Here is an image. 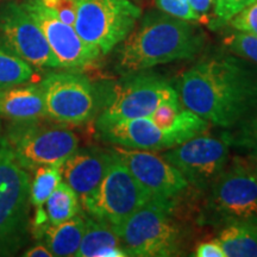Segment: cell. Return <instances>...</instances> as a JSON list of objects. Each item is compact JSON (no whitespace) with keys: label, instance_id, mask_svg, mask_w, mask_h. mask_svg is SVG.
Here are the masks:
<instances>
[{"label":"cell","instance_id":"cell-1","mask_svg":"<svg viewBox=\"0 0 257 257\" xmlns=\"http://www.w3.org/2000/svg\"><path fill=\"white\" fill-rule=\"evenodd\" d=\"M176 92L185 108L227 130L257 102V68L236 55L206 57L180 75Z\"/></svg>","mask_w":257,"mask_h":257},{"label":"cell","instance_id":"cell-2","mask_svg":"<svg viewBox=\"0 0 257 257\" xmlns=\"http://www.w3.org/2000/svg\"><path fill=\"white\" fill-rule=\"evenodd\" d=\"M204 44L205 35L197 25L162 11H149L136 30L121 42L115 69L127 75L160 64L189 60L200 53Z\"/></svg>","mask_w":257,"mask_h":257},{"label":"cell","instance_id":"cell-3","mask_svg":"<svg viewBox=\"0 0 257 257\" xmlns=\"http://www.w3.org/2000/svg\"><path fill=\"white\" fill-rule=\"evenodd\" d=\"M174 198H152L114 231L127 256L179 255L182 233L174 217Z\"/></svg>","mask_w":257,"mask_h":257},{"label":"cell","instance_id":"cell-4","mask_svg":"<svg viewBox=\"0 0 257 257\" xmlns=\"http://www.w3.org/2000/svg\"><path fill=\"white\" fill-rule=\"evenodd\" d=\"M30 176L0 124V256L14 255L29 233Z\"/></svg>","mask_w":257,"mask_h":257},{"label":"cell","instance_id":"cell-5","mask_svg":"<svg viewBox=\"0 0 257 257\" xmlns=\"http://www.w3.org/2000/svg\"><path fill=\"white\" fill-rule=\"evenodd\" d=\"M250 218H257V178L251 156H236L208 188L201 223L224 226Z\"/></svg>","mask_w":257,"mask_h":257},{"label":"cell","instance_id":"cell-6","mask_svg":"<svg viewBox=\"0 0 257 257\" xmlns=\"http://www.w3.org/2000/svg\"><path fill=\"white\" fill-rule=\"evenodd\" d=\"M178 99L176 88L159 74L146 70L127 74L102 101L95 128L120 120L149 117L161 104Z\"/></svg>","mask_w":257,"mask_h":257},{"label":"cell","instance_id":"cell-7","mask_svg":"<svg viewBox=\"0 0 257 257\" xmlns=\"http://www.w3.org/2000/svg\"><path fill=\"white\" fill-rule=\"evenodd\" d=\"M5 134L18 161L28 170L62 165L79 148L78 136L60 123L14 121Z\"/></svg>","mask_w":257,"mask_h":257},{"label":"cell","instance_id":"cell-8","mask_svg":"<svg viewBox=\"0 0 257 257\" xmlns=\"http://www.w3.org/2000/svg\"><path fill=\"white\" fill-rule=\"evenodd\" d=\"M141 17L142 10L131 0H79L74 29L105 55L131 34Z\"/></svg>","mask_w":257,"mask_h":257},{"label":"cell","instance_id":"cell-9","mask_svg":"<svg viewBox=\"0 0 257 257\" xmlns=\"http://www.w3.org/2000/svg\"><path fill=\"white\" fill-rule=\"evenodd\" d=\"M150 199L112 148V160L100 186L81 207L88 216L104 221L115 231Z\"/></svg>","mask_w":257,"mask_h":257},{"label":"cell","instance_id":"cell-10","mask_svg":"<svg viewBox=\"0 0 257 257\" xmlns=\"http://www.w3.org/2000/svg\"><path fill=\"white\" fill-rule=\"evenodd\" d=\"M46 115L60 124H83L94 117L99 104L95 88L75 73H53L40 83Z\"/></svg>","mask_w":257,"mask_h":257},{"label":"cell","instance_id":"cell-11","mask_svg":"<svg viewBox=\"0 0 257 257\" xmlns=\"http://www.w3.org/2000/svg\"><path fill=\"white\" fill-rule=\"evenodd\" d=\"M199 191H208L230 160V146L223 137L198 136L161 155Z\"/></svg>","mask_w":257,"mask_h":257},{"label":"cell","instance_id":"cell-12","mask_svg":"<svg viewBox=\"0 0 257 257\" xmlns=\"http://www.w3.org/2000/svg\"><path fill=\"white\" fill-rule=\"evenodd\" d=\"M0 49L40 68H59L41 28L21 4L0 10Z\"/></svg>","mask_w":257,"mask_h":257},{"label":"cell","instance_id":"cell-13","mask_svg":"<svg viewBox=\"0 0 257 257\" xmlns=\"http://www.w3.org/2000/svg\"><path fill=\"white\" fill-rule=\"evenodd\" d=\"M21 5L41 28L61 68L86 69L96 63L100 51L83 42L74 27L60 21L41 0H25Z\"/></svg>","mask_w":257,"mask_h":257},{"label":"cell","instance_id":"cell-14","mask_svg":"<svg viewBox=\"0 0 257 257\" xmlns=\"http://www.w3.org/2000/svg\"><path fill=\"white\" fill-rule=\"evenodd\" d=\"M113 150L152 198H175L188 187L181 173L161 155L115 146Z\"/></svg>","mask_w":257,"mask_h":257},{"label":"cell","instance_id":"cell-15","mask_svg":"<svg viewBox=\"0 0 257 257\" xmlns=\"http://www.w3.org/2000/svg\"><path fill=\"white\" fill-rule=\"evenodd\" d=\"M102 141L115 147L137 150L170 149L191 140L174 128L163 130L148 117L120 120L96 128Z\"/></svg>","mask_w":257,"mask_h":257},{"label":"cell","instance_id":"cell-16","mask_svg":"<svg viewBox=\"0 0 257 257\" xmlns=\"http://www.w3.org/2000/svg\"><path fill=\"white\" fill-rule=\"evenodd\" d=\"M111 160L112 149L78 148L62 163V178L78 194L81 206L94 195L107 172Z\"/></svg>","mask_w":257,"mask_h":257},{"label":"cell","instance_id":"cell-17","mask_svg":"<svg viewBox=\"0 0 257 257\" xmlns=\"http://www.w3.org/2000/svg\"><path fill=\"white\" fill-rule=\"evenodd\" d=\"M0 115L14 121L47 117L40 85H17L0 91Z\"/></svg>","mask_w":257,"mask_h":257},{"label":"cell","instance_id":"cell-18","mask_svg":"<svg viewBox=\"0 0 257 257\" xmlns=\"http://www.w3.org/2000/svg\"><path fill=\"white\" fill-rule=\"evenodd\" d=\"M217 240L226 257H257V218L224 225Z\"/></svg>","mask_w":257,"mask_h":257},{"label":"cell","instance_id":"cell-19","mask_svg":"<svg viewBox=\"0 0 257 257\" xmlns=\"http://www.w3.org/2000/svg\"><path fill=\"white\" fill-rule=\"evenodd\" d=\"M85 231V218L74 216L60 224H48L38 233L53 256H75Z\"/></svg>","mask_w":257,"mask_h":257},{"label":"cell","instance_id":"cell-20","mask_svg":"<svg viewBox=\"0 0 257 257\" xmlns=\"http://www.w3.org/2000/svg\"><path fill=\"white\" fill-rule=\"evenodd\" d=\"M108 246H121L119 237L108 224L85 217V231L75 256L96 257L99 251Z\"/></svg>","mask_w":257,"mask_h":257},{"label":"cell","instance_id":"cell-21","mask_svg":"<svg viewBox=\"0 0 257 257\" xmlns=\"http://www.w3.org/2000/svg\"><path fill=\"white\" fill-rule=\"evenodd\" d=\"M44 205L49 224H60L70 219L79 213L81 207L75 191L62 181L54 189Z\"/></svg>","mask_w":257,"mask_h":257},{"label":"cell","instance_id":"cell-22","mask_svg":"<svg viewBox=\"0 0 257 257\" xmlns=\"http://www.w3.org/2000/svg\"><path fill=\"white\" fill-rule=\"evenodd\" d=\"M230 147L257 155V102L233 127L221 134Z\"/></svg>","mask_w":257,"mask_h":257},{"label":"cell","instance_id":"cell-23","mask_svg":"<svg viewBox=\"0 0 257 257\" xmlns=\"http://www.w3.org/2000/svg\"><path fill=\"white\" fill-rule=\"evenodd\" d=\"M62 165L43 166L35 170V178L30 186V202L36 208H42L54 189L62 181Z\"/></svg>","mask_w":257,"mask_h":257},{"label":"cell","instance_id":"cell-24","mask_svg":"<svg viewBox=\"0 0 257 257\" xmlns=\"http://www.w3.org/2000/svg\"><path fill=\"white\" fill-rule=\"evenodd\" d=\"M31 64L0 49V91L23 85L32 78Z\"/></svg>","mask_w":257,"mask_h":257},{"label":"cell","instance_id":"cell-25","mask_svg":"<svg viewBox=\"0 0 257 257\" xmlns=\"http://www.w3.org/2000/svg\"><path fill=\"white\" fill-rule=\"evenodd\" d=\"M224 46L236 55L257 66V36L245 31L234 30L224 37Z\"/></svg>","mask_w":257,"mask_h":257},{"label":"cell","instance_id":"cell-26","mask_svg":"<svg viewBox=\"0 0 257 257\" xmlns=\"http://www.w3.org/2000/svg\"><path fill=\"white\" fill-rule=\"evenodd\" d=\"M255 0H214V27L227 24L234 16L248 8Z\"/></svg>","mask_w":257,"mask_h":257},{"label":"cell","instance_id":"cell-27","mask_svg":"<svg viewBox=\"0 0 257 257\" xmlns=\"http://www.w3.org/2000/svg\"><path fill=\"white\" fill-rule=\"evenodd\" d=\"M41 2L60 21L70 25V27H74L76 21L79 0H41Z\"/></svg>","mask_w":257,"mask_h":257},{"label":"cell","instance_id":"cell-28","mask_svg":"<svg viewBox=\"0 0 257 257\" xmlns=\"http://www.w3.org/2000/svg\"><path fill=\"white\" fill-rule=\"evenodd\" d=\"M157 9L165 14L184 21L195 22L199 17L193 11L188 0H155Z\"/></svg>","mask_w":257,"mask_h":257},{"label":"cell","instance_id":"cell-29","mask_svg":"<svg viewBox=\"0 0 257 257\" xmlns=\"http://www.w3.org/2000/svg\"><path fill=\"white\" fill-rule=\"evenodd\" d=\"M181 108L182 106L180 99L166 101L161 104L155 112H153L148 118H150L159 127L163 128V130H168L172 126V124L174 123L175 117L181 111Z\"/></svg>","mask_w":257,"mask_h":257},{"label":"cell","instance_id":"cell-30","mask_svg":"<svg viewBox=\"0 0 257 257\" xmlns=\"http://www.w3.org/2000/svg\"><path fill=\"white\" fill-rule=\"evenodd\" d=\"M227 24L234 30L250 32L257 36V0L234 16Z\"/></svg>","mask_w":257,"mask_h":257},{"label":"cell","instance_id":"cell-31","mask_svg":"<svg viewBox=\"0 0 257 257\" xmlns=\"http://www.w3.org/2000/svg\"><path fill=\"white\" fill-rule=\"evenodd\" d=\"M194 256L197 257H226L221 245L217 238L207 240V242H201L198 244L195 248Z\"/></svg>","mask_w":257,"mask_h":257},{"label":"cell","instance_id":"cell-32","mask_svg":"<svg viewBox=\"0 0 257 257\" xmlns=\"http://www.w3.org/2000/svg\"><path fill=\"white\" fill-rule=\"evenodd\" d=\"M193 11L197 14L199 21L206 22L211 9L214 6V0H188Z\"/></svg>","mask_w":257,"mask_h":257},{"label":"cell","instance_id":"cell-33","mask_svg":"<svg viewBox=\"0 0 257 257\" xmlns=\"http://www.w3.org/2000/svg\"><path fill=\"white\" fill-rule=\"evenodd\" d=\"M25 257H51L53 253L49 249H48L47 245L44 244H37V245L32 246L31 249H29L23 253Z\"/></svg>","mask_w":257,"mask_h":257},{"label":"cell","instance_id":"cell-34","mask_svg":"<svg viewBox=\"0 0 257 257\" xmlns=\"http://www.w3.org/2000/svg\"><path fill=\"white\" fill-rule=\"evenodd\" d=\"M252 159V165H253V170H255V174L257 178V155H250Z\"/></svg>","mask_w":257,"mask_h":257}]
</instances>
